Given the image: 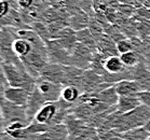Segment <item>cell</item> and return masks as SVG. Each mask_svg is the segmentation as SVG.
I'll return each mask as SVG.
<instances>
[{
    "mask_svg": "<svg viewBox=\"0 0 150 140\" xmlns=\"http://www.w3.org/2000/svg\"><path fill=\"white\" fill-rule=\"evenodd\" d=\"M150 121V108L145 105H140L136 109L130 112L121 113L116 130L118 133H123L135 127L145 126Z\"/></svg>",
    "mask_w": 150,
    "mask_h": 140,
    "instance_id": "6da1fadb",
    "label": "cell"
},
{
    "mask_svg": "<svg viewBox=\"0 0 150 140\" xmlns=\"http://www.w3.org/2000/svg\"><path fill=\"white\" fill-rule=\"evenodd\" d=\"M1 64L9 86L25 87L30 92L36 87V79H34L28 73L25 67H20L8 63H1Z\"/></svg>",
    "mask_w": 150,
    "mask_h": 140,
    "instance_id": "7a4b0ae2",
    "label": "cell"
},
{
    "mask_svg": "<svg viewBox=\"0 0 150 140\" xmlns=\"http://www.w3.org/2000/svg\"><path fill=\"white\" fill-rule=\"evenodd\" d=\"M0 106L2 110L4 119V125L11 122H23L25 124H29L26 114V108L9 101L4 97L0 98Z\"/></svg>",
    "mask_w": 150,
    "mask_h": 140,
    "instance_id": "3957f363",
    "label": "cell"
},
{
    "mask_svg": "<svg viewBox=\"0 0 150 140\" xmlns=\"http://www.w3.org/2000/svg\"><path fill=\"white\" fill-rule=\"evenodd\" d=\"M21 61L28 73L36 80L40 77L41 71L49 63L48 58L35 50H33L27 56L21 58Z\"/></svg>",
    "mask_w": 150,
    "mask_h": 140,
    "instance_id": "277c9868",
    "label": "cell"
},
{
    "mask_svg": "<svg viewBox=\"0 0 150 140\" xmlns=\"http://www.w3.org/2000/svg\"><path fill=\"white\" fill-rule=\"evenodd\" d=\"M49 63L53 64H62V65H70V52L62 44L58 39H51L47 43Z\"/></svg>",
    "mask_w": 150,
    "mask_h": 140,
    "instance_id": "5b68a950",
    "label": "cell"
},
{
    "mask_svg": "<svg viewBox=\"0 0 150 140\" xmlns=\"http://www.w3.org/2000/svg\"><path fill=\"white\" fill-rule=\"evenodd\" d=\"M94 53L95 52H93L91 49L85 46L84 44L77 42L75 49L72 50L70 54V65L69 66H75L77 68L83 69V70L90 69Z\"/></svg>",
    "mask_w": 150,
    "mask_h": 140,
    "instance_id": "8992f818",
    "label": "cell"
},
{
    "mask_svg": "<svg viewBox=\"0 0 150 140\" xmlns=\"http://www.w3.org/2000/svg\"><path fill=\"white\" fill-rule=\"evenodd\" d=\"M36 86L40 91L42 96L45 97L47 103H56L61 99L62 89H63L64 85L50 82V81H45V80H41V79H37Z\"/></svg>",
    "mask_w": 150,
    "mask_h": 140,
    "instance_id": "52a82bcc",
    "label": "cell"
},
{
    "mask_svg": "<svg viewBox=\"0 0 150 140\" xmlns=\"http://www.w3.org/2000/svg\"><path fill=\"white\" fill-rule=\"evenodd\" d=\"M65 69L66 65L48 63L43 70L41 71L40 77L38 79L64 85L65 84Z\"/></svg>",
    "mask_w": 150,
    "mask_h": 140,
    "instance_id": "ba28073f",
    "label": "cell"
},
{
    "mask_svg": "<svg viewBox=\"0 0 150 140\" xmlns=\"http://www.w3.org/2000/svg\"><path fill=\"white\" fill-rule=\"evenodd\" d=\"M47 103V100L45 99V97L42 96V94L40 93V91L37 89V86L31 91L29 98H28L27 105H26V114H27V120L28 123L33 122L35 119L36 114L38 113V111L42 108Z\"/></svg>",
    "mask_w": 150,
    "mask_h": 140,
    "instance_id": "9c48e42d",
    "label": "cell"
},
{
    "mask_svg": "<svg viewBox=\"0 0 150 140\" xmlns=\"http://www.w3.org/2000/svg\"><path fill=\"white\" fill-rule=\"evenodd\" d=\"M30 91L25 87H14V86H8L4 91V98L9 101L18 105L22 107H26L30 95Z\"/></svg>",
    "mask_w": 150,
    "mask_h": 140,
    "instance_id": "30bf717a",
    "label": "cell"
},
{
    "mask_svg": "<svg viewBox=\"0 0 150 140\" xmlns=\"http://www.w3.org/2000/svg\"><path fill=\"white\" fill-rule=\"evenodd\" d=\"M58 112L57 103H47L42 107L35 116L34 121L41 124H49V125H55L54 120Z\"/></svg>",
    "mask_w": 150,
    "mask_h": 140,
    "instance_id": "8fae6325",
    "label": "cell"
},
{
    "mask_svg": "<svg viewBox=\"0 0 150 140\" xmlns=\"http://www.w3.org/2000/svg\"><path fill=\"white\" fill-rule=\"evenodd\" d=\"M103 81L102 75L93 71L92 69H86L83 72L81 81V92L84 93H93L96 89V87L102 84Z\"/></svg>",
    "mask_w": 150,
    "mask_h": 140,
    "instance_id": "7c38bea8",
    "label": "cell"
},
{
    "mask_svg": "<svg viewBox=\"0 0 150 140\" xmlns=\"http://www.w3.org/2000/svg\"><path fill=\"white\" fill-rule=\"evenodd\" d=\"M69 132L64 123L55 124L43 134L37 135V140H68Z\"/></svg>",
    "mask_w": 150,
    "mask_h": 140,
    "instance_id": "4fadbf2b",
    "label": "cell"
},
{
    "mask_svg": "<svg viewBox=\"0 0 150 140\" xmlns=\"http://www.w3.org/2000/svg\"><path fill=\"white\" fill-rule=\"evenodd\" d=\"M96 43H97V52L105 55L106 57L119 55V52L117 50V42L113 41L105 32L96 38Z\"/></svg>",
    "mask_w": 150,
    "mask_h": 140,
    "instance_id": "5bb4252c",
    "label": "cell"
},
{
    "mask_svg": "<svg viewBox=\"0 0 150 140\" xmlns=\"http://www.w3.org/2000/svg\"><path fill=\"white\" fill-rule=\"evenodd\" d=\"M117 93L119 96H137L143 89L135 80H124L116 84Z\"/></svg>",
    "mask_w": 150,
    "mask_h": 140,
    "instance_id": "9a60e30c",
    "label": "cell"
},
{
    "mask_svg": "<svg viewBox=\"0 0 150 140\" xmlns=\"http://www.w3.org/2000/svg\"><path fill=\"white\" fill-rule=\"evenodd\" d=\"M64 124L66 125L67 129L69 132V137L76 138L78 135L88 126V124L85 123L83 120L79 119L78 116H76L74 113H69L64 120Z\"/></svg>",
    "mask_w": 150,
    "mask_h": 140,
    "instance_id": "2e32d148",
    "label": "cell"
},
{
    "mask_svg": "<svg viewBox=\"0 0 150 140\" xmlns=\"http://www.w3.org/2000/svg\"><path fill=\"white\" fill-rule=\"evenodd\" d=\"M90 16L88 13H85L84 11H81L77 14L70 15L68 18V26L70 28H72L75 31L82 30L85 28H89L90 25Z\"/></svg>",
    "mask_w": 150,
    "mask_h": 140,
    "instance_id": "e0dca14e",
    "label": "cell"
},
{
    "mask_svg": "<svg viewBox=\"0 0 150 140\" xmlns=\"http://www.w3.org/2000/svg\"><path fill=\"white\" fill-rule=\"evenodd\" d=\"M56 39H58L62 42V44L66 48V50L71 53L72 50L75 49L77 44V36H76V31L70 28L69 26L65 27L63 30L57 34Z\"/></svg>",
    "mask_w": 150,
    "mask_h": 140,
    "instance_id": "ac0fdd59",
    "label": "cell"
},
{
    "mask_svg": "<svg viewBox=\"0 0 150 140\" xmlns=\"http://www.w3.org/2000/svg\"><path fill=\"white\" fill-rule=\"evenodd\" d=\"M142 105V101L137 96H119L117 103V110L121 113L130 112Z\"/></svg>",
    "mask_w": 150,
    "mask_h": 140,
    "instance_id": "d6986e66",
    "label": "cell"
},
{
    "mask_svg": "<svg viewBox=\"0 0 150 140\" xmlns=\"http://www.w3.org/2000/svg\"><path fill=\"white\" fill-rule=\"evenodd\" d=\"M119 135L124 140H146L150 138V133L145 126L135 127L123 133H119Z\"/></svg>",
    "mask_w": 150,
    "mask_h": 140,
    "instance_id": "ffe728a7",
    "label": "cell"
},
{
    "mask_svg": "<svg viewBox=\"0 0 150 140\" xmlns=\"http://www.w3.org/2000/svg\"><path fill=\"white\" fill-rule=\"evenodd\" d=\"M98 99L103 103L109 105V106H116L118 100H119V95L117 93L116 85H111L107 89H103L102 92L95 94Z\"/></svg>",
    "mask_w": 150,
    "mask_h": 140,
    "instance_id": "44dd1931",
    "label": "cell"
},
{
    "mask_svg": "<svg viewBox=\"0 0 150 140\" xmlns=\"http://www.w3.org/2000/svg\"><path fill=\"white\" fill-rule=\"evenodd\" d=\"M76 36H77V41L84 44L85 46H88L91 49L93 52L97 51V43H96L95 37L92 34L91 30L89 28H85L82 30L76 31Z\"/></svg>",
    "mask_w": 150,
    "mask_h": 140,
    "instance_id": "7402d4cb",
    "label": "cell"
},
{
    "mask_svg": "<svg viewBox=\"0 0 150 140\" xmlns=\"http://www.w3.org/2000/svg\"><path fill=\"white\" fill-rule=\"evenodd\" d=\"M33 45L29 41L22 39V38H15L13 41V51L20 58L27 56L33 51Z\"/></svg>",
    "mask_w": 150,
    "mask_h": 140,
    "instance_id": "603a6c76",
    "label": "cell"
},
{
    "mask_svg": "<svg viewBox=\"0 0 150 140\" xmlns=\"http://www.w3.org/2000/svg\"><path fill=\"white\" fill-rule=\"evenodd\" d=\"M82 95V92L74 85H64L62 89L61 98L67 103H76L79 100L80 96Z\"/></svg>",
    "mask_w": 150,
    "mask_h": 140,
    "instance_id": "cb8c5ba5",
    "label": "cell"
},
{
    "mask_svg": "<svg viewBox=\"0 0 150 140\" xmlns=\"http://www.w3.org/2000/svg\"><path fill=\"white\" fill-rule=\"evenodd\" d=\"M104 67H105L106 72H109V73H118V72H121L125 69V66L121 61L120 55L107 57Z\"/></svg>",
    "mask_w": 150,
    "mask_h": 140,
    "instance_id": "d4e9b609",
    "label": "cell"
},
{
    "mask_svg": "<svg viewBox=\"0 0 150 140\" xmlns=\"http://www.w3.org/2000/svg\"><path fill=\"white\" fill-rule=\"evenodd\" d=\"M30 28L45 42V43L52 39L49 26H48V24H45V22H41V21L34 22V23L30 25Z\"/></svg>",
    "mask_w": 150,
    "mask_h": 140,
    "instance_id": "484cf974",
    "label": "cell"
},
{
    "mask_svg": "<svg viewBox=\"0 0 150 140\" xmlns=\"http://www.w3.org/2000/svg\"><path fill=\"white\" fill-rule=\"evenodd\" d=\"M139 55L140 62H144L147 66L150 64V36L142 39L139 48L135 51Z\"/></svg>",
    "mask_w": 150,
    "mask_h": 140,
    "instance_id": "4316f807",
    "label": "cell"
},
{
    "mask_svg": "<svg viewBox=\"0 0 150 140\" xmlns=\"http://www.w3.org/2000/svg\"><path fill=\"white\" fill-rule=\"evenodd\" d=\"M106 56L103 55L102 53L96 51L93 55V59L92 63H91V66H90V69H92L93 71H95L96 73L103 75L106 72L105 70V61H106Z\"/></svg>",
    "mask_w": 150,
    "mask_h": 140,
    "instance_id": "83f0119b",
    "label": "cell"
},
{
    "mask_svg": "<svg viewBox=\"0 0 150 140\" xmlns=\"http://www.w3.org/2000/svg\"><path fill=\"white\" fill-rule=\"evenodd\" d=\"M120 58H121V61L125 67H135L140 62L139 55L135 51H130L124 53V54H121Z\"/></svg>",
    "mask_w": 150,
    "mask_h": 140,
    "instance_id": "f1b7e54d",
    "label": "cell"
},
{
    "mask_svg": "<svg viewBox=\"0 0 150 140\" xmlns=\"http://www.w3.org/2000/svg\"><path fill=\"white\" fill-rule=\"evenodd\" d=\"M104 31H105V34H108L115 42H118V41H120V40L126 38L125 34H123L122 30H121V28H120L118 25L110 24L109 26H107V27L104 29Z\"/></svg>",
    "mask_w": 150,
    "mask_h": 140,
    "instance_id": "f546056e",
    "label": "cell"
},
{
    "mask_svg": "<svg viewBox=\"0 0 150 140\" xmlns=\"http://www.w3.org/2000/svg\"><path fill=\"white\" fill-rule=\"evenodd\" d=\"M136 22V30L137 37L140 39L147 38L150 36V20L145 21H135Z\"/></svg>",
    "mask_w": 150,
    "mask_h": 140,
    "instance_id": "4dcf8cb0",
    "label": "cell"
},
{
    "mask_svg": "<svg viewBox=\"0 0 150 140\" xmlns=\"http://www.w3.org/2000/svg\"><path fill=\"white\" fill-rule=\"evenodd\" d=\"M117 50L119 52V55L124 54L126 52L133 51V44H132L131 39L125 38V39H122L117 42Z\"/></svg>",
    "mask_w": 150,
    "mask_h": 140,
    "instance_id": "1f68e13d",
    "label": "cell"
},
{
    "mask_svg": "<svg viewBox=\"0 0 150 140\" xmlns=\"http://www.w3.org/2000/svg\"><path fill=\"white\" fill-rule=\"evenodd\" d=\"M137 97L139 98V100L142 101L143 105L147 106L148 108H150V92L149 91H142V92L137 95Z\"/></svg>",
    "mask_w": 150,
    "mask_h": 140,
    "instance_id": "d6a6232c",
    "label": "cell"
},
{
    "mask_svg": "<svg viewBox=\"0 0 150 140\" xmlns=\"http://www.w3.org/2000/svg\"><path fill=\"white\" fill-rule=\"evenodd\" d=\"M35 0H16V4L20 8V10H27L30 9L31 6L34 4Z\"/></svg>",
    "mask_w": 150,
    "mask_h": 140,
    "instance_id": "836d02e7",
    "label": "cell"
},
{
    "mask_svg": "<svg viewBox=\"0 0 150 140\" xmlns=\"http://www.w3.org/2000/svg\"><path fill=\"white\" fill-rule=\"evenodd\" d=\"M120 4H130V6H134L135 8H139V4H138V1L137 0H118Z\"/></svg>",
    "mask_w": 150,
    "mask_h": 140,
    "instance_id": "e575fe53",
    "label": "cell"
},
{
    "mask_svg": "<svg viewBox=\"0 0 150 140\" xmlns=\"http://www.w3.org/2000/svg\"><path fill=\"white\" fill-rule=\"evenodd\" d=\"M0 82L4 83V84H8V81H7V78H6V75H4V68H2V64L0 63Z\"/></svg>",
    "mask_w": 150,
    "mask_h": 140,
    "instance_id": "d590c367",
    "label": "cell"
},
{
    "mask_svg": "<svg viewBox=\"0 0 150 140\" xmlns=\"http://www.w3.org/2000/svg\"><path fill=\"white\" fill-rule=\"evenodd\" d=\"M4 114H2V110H1V106H0V133L4 132Z\"/></svg>",
    "mask_w": 150,
    "mask_h": 140,
    "instance_id": "8d00e7d4",
    "label": "cell"
},
{
    "mask_svg": "<svg viewBox=\"0 0 150 140\" xmlns=\"http://www.w3.org/2000/svg\"><path fill=\"white\" fill-rule=\"evenodd\" d=\"M45 1H47L50 6H54V4H58V2H61L62 0H45Z\"/></svg>",
    "mask_w": 150,
    "mask_h": 140,
    "instance_id": "74e56055",
    "label": "cell"
},
{
    "mask_svg": "<svg viewBox=\"0 0 150 140\" xmlns=\"http://www.w3.org/2000/svg\"><path fill=\"white\" fill-rule=\"evenodd\" d=\"M145 127H146V129L150 133V121H149V122H147V124L145 125Z\"/></svg>",
    "mask_w": 150,
    "mask_h": 140,
    "instance_id": "f35d334b",
    "label": "cell"
},
{
    "mask_svg": "<svg viewBox=\"0 0 150 140\" xmlns=\"http://www.w3.org/2000/svg\"><path fill=\"white\" fill-rule=\"evenodd\" d=\"M0 140H4V133H0Z\"/></svg>",
    "mask_w": 150,
    "mask_h": 140,
    "instance_id": "ab89813d",
    "label": "cell"
},
{
    "mask_svg": "<svg viewBox=\"0 0 150 140\" xmlns=\"http://www.w3.org/2000/svg\"><path fill=\"white\" fill-rule=\"evenodd\" d=\"M1 37H2V28H0V40H1Z\"/></svg>",
    "mask_w": 150,
    "mask_h": 140,
    "instance_id": "60d3db41",
    "label": "cell"
},
{
    "mask_svg": "<svg viewBox=\"0 0 150 140\" xmlns=\"http://www.w3.org/2000/svg\"><path fill=\"white\" fill-rule=\"evenodd\" d=\"M68 140H78V139H76V138H72V137H69Z\"/></svg>",
    "mask_w": 150,
    "mask_h": 140,
    "instance_id": "b9f144b4",
    "label": "cell"
},
{
    "mask_svg": "<svg viewBox=\"0 0 150 140\" xmlns=\"http://www.w3.org/2000/svg\"><path fill=\"white\" fill-rule=\"evenodd\" d=\"M94 140H102V139H100V138H99V136H98V137H96V138Z\"/></svg>",
    "mask_w": 150,
    "mask_h": 140,
    "instance_id": "7bdbcfd3",
    "label": "cell"
},
{
    "mask_svg": "<svg viewBox=\"0 0 150 140\" xmlns=\"http://www.w3.org/2000/svg\"><path fill=\"white\" fill-rule=\"evenodd\" d=\"M116 140H124V139H122L121 137H119V138H118V139H116Z\"/></svg>",
    "mask_w": 150,
    "mask_h": 140,
    "instance_id": "ee69618b",
    "label": "cell"
},
{
    "mask_svg": "<svg viewBox=\"0 0 150 140\" xmlns=\"http://www.w3.org/2000/svg\"><path fill=\"white\" fill-rule=\"evenodd\" d=\"M147 67H148V69H149V70H150V64H149V65H148V66H147Z\"/></svg>",
    "mask_w": 150,
    "mask_h": 140,
    "instance_id": "f6af8a7d",
    "label": "cell"
},
{
    "mask_svg": "<svg viewBox=\"0 0 150 140\" xmlns=\"http://www.w3.org/2000/svg\"><path fill=\"white\" fill-rule=\"evenodd\" d=\"M147 91H149V92H150V87H149V89H147Z\"/></svg>",
    "mask_w": 150,
    "mask_h": 140,
    "instance_id": "bcb514c9",
    "label": "cell"
},
{
    "mask_svg": "<svg viewBox=\"0 0 150 140\" xmlns=\"http://www.w3.org/2000/svg\"><path fill=\"white\" fill-rule=\"evenodd\" d=\"M146 140H150V138H148V139H146Z\"/></svg>",
    "mask_w": 150,
    "mask_h": 140,
    "instance_id": "7dc6e473",
    "label": "cell"
}]
</instances>
